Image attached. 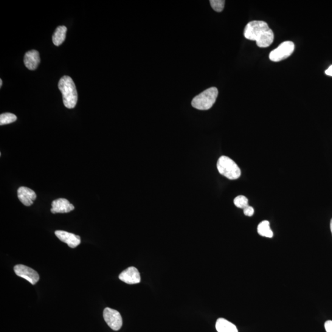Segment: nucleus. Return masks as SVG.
Segmentation results:
<instances>
[{"mask_svg": "<svg viewBox=\"0 0 332 332\" xmlns=\"http://www.w3.org/2000/svg\"><path fill=\"white\" fill-rule=\"evenodd\" d=\"M245 38L249 40L255 41L260 47H267L274 41V33L268 24L264 21L250 22L245 27Z\"/></svg>", "mask_w": 332, "mask_h": 332, "instance_id": "nucleus-1", "label": "nucleus"}, {"mask_svg": "<svg viewBox=\"0 0 332 332\" xmlns=\"http://www.w3.org/2000/svg\"><path fill=\"white\" fill-rule=\"evenodd\" d=\"M67 29L66 26H59L52 35V41L56 46H59L66 38Z\"/></svg>", "mask_w": 332, "mask_h": 332, "instance_id": "nucleus-14", "label": "nucleus"}, {"mask_svg": "<svg viewBox=\"0 0 332 332\" xmlns=\"http://www.w3.org/2000/svg\"><path fill=\"white\" fill-rule=\"evenodd\" d=\"M24 64L25 67L30 70H35L38 68L40 58L38 51L36 50H30L24 56Z\"/></svg>", "mask_w": 332, "mask_h": 332, "instance_id": "nucleus-12", "label": "nucleus"}, {"mask_svg": "<svg viewBox=\"0 0 332 332\" xmlns=\"http://www.w3.org/2000/svg\"><path fill=\"white\" fill-rule=\"evenodd\" d=\"M234 203L236 207L244 209L249 205L248 199L243 195L238 196L234 199Z\"/></svg>", "mask_w": 332, "mask_h": 332, "instance_id": "nucleus-17", "label": "nucleus"}, {"mask_svg": "<svg viewBox=\"0 0 332 332\" xmlns=\"http://www.w3.org/2000/svg\"><path fill=\"white\" fill-rule=\"evenodd\" d=\"M325 73L326 75L332 77V66L329 67L328 69L325 70Z\"/></svg>", "mask_w": 332, "mask_h": 332, "instance_id": "nucleus-21", "label": "nucleus"}, {"mask_svg": "<svg viewBox=\"0 0 332 332\" xmlns=\"http://www.w3.org/2000/svg\"><path fill=\"white\" fill-rule=\"evenodd\" d=\"M55 235L61 241L66 243L71 248H75L81 243L80 236L65 231L58 230Z\"/></svg>", "mask_w": 332, "mask_h": 332, "instance_id": "nucleus-9", "label": "nucleus"}, {"mask_svg": "<svg viewBox=\"0 0 332 332\" xmlns=\"http://www.w3.org/2000/svg\"><path fill=\"white\" fill-rule=\"evenodd\" d=\"M14 270H15L16 275L25 279L32 285H35L38 282L39 276L37 272L29 267L23 265V264H17L14 268Z\"/></svg>", "mask_w": 332, "mask_h": 332, "instance_id": "nucleus-7", "label": "nucleus"}, {"mask_svg": "<svg viewBox=\"0 0 332 332\" xmlns=\"http://www.w3.org/2000/svg\"><path fill=\"white\" fill-rule=\"evenodd\" d=\"M218 94V89L215 87L207 89L194 98L191 105L200 110H207L215 103Z\"/></svg>", "mask_w": 332, "mask_h": 332, "instance_id": "nucleus-3", "label": "nucleus"}, {"mask_svg": "<svg viewBox=\"0 0 332 332\" xmlns=\"http://www.w3.org/2000/svg\"><path fill=\"white\" fill-rule=\"evenodd\" d=\"M2 84H3V81L1 79V80H0V88H2Z\"/></svg>", "mask_w": 332, "mask_h": 332, "instance_id": "nucleus-23", "label": "nucleus"}, {"mask_svg": "<svg viewBox=\"0 0 332 332\" xmlns=\"http://www.w3.org/2000/svg\"><path fill=\"white\" fill-rule=\"evenodd\" d=\"M295 49V44L292 41H284L276 49L270 52L269 58L273 62H280L290 57Z\"/></svg>", "mask_w": 332, "mask_h": 332, "instance_id": "nucleus-5", "label": "nucleus"}, {"mask_svg": "<svg viewBox=\"0 0 332 332\" xmlns=\"http://www.w3.org/2000/svg\"><path fill=\"white\" fill-rule=\"evenodd\" d=\"M210 4L213 10L220 13L224 9L225 1L224 0H210Z\"/></svg>", "mask_w": 332, "mask_h": 332, "instance_id": "nucleus-18", "label": "nucleus"}, {"mask_svg": "<svg viewBox=\"0 0 332 332\" xmlns=\"http://www.w3.org/2000/svg\"><path fill=\"white\" fill-rule=\"evenodd\" d=\"M215 327L218 332H238L235 325L224 318L216 320Z\"/></svg>", "mask_w": 332, "mask_h": 332, "instance_id": "nucleus-13", "label": "nucleus"}, {"mask_svg": "<svg viewBox=\"0 0 332 332\" xmlns=\"http://www.w3.org/2000/svg\"><path fill=\"white\" fill-rule=\"evenodd\" d=\"M244 213L246 216H252L253 215H254V208H253L251 206H250V205H248V206H247V207L245 208V209H244Z\"/></svg>", "mask_w": 332, "mask_h": 332, "instance_id": "nucleus-19", "label": "nucleus"}, {"mask_svg": "<svg viewBox=\"0 0 332 332\" xmlns=\"http://www.w3.org/2000/svg\"><path fill=\"white\" fill-rule=\"evenodd\" d=\"M330 230H331V234H332V218H331V220L330 221Z\"/></svg>", "mask_w": 332, "mask_h": 332, "instance_id": "nucleus-22", "label": "nucleus"}, {"mask_svg": "<svg viewBox=\"0 0 332 332\" xmlns=\"http://www.w3.org/2000/svg\"><path fill=\"white\" fill-rule=\"evenodd\" d=\"M18 196L20 201L25 206H30L36 199L35 191L25 187H21L19 188Z\"/></svg>", "mask_w": 332, "mask_h": 332, "instance_id": "nucleus-10", "label": "nucleus"}, {"mask_svg": "<svg viewBox=\"0 0 332 332\" xmlns=\"http://www.w3.org/2000/svg\"><path fill=\"white\" fill-rule=\"evenodd\" d=\"M257 232L259 235L263 237L271 238L273 236V233L270 228L269 222L267 220L261 222L258 225Z\"/></svg>", "mask_w": 332, "mask_h": 332, "instance_id": "nucleus-15", "label": "nucleus"}, {"mask_svg": "<svg viewBox=\"0 0 332 332\" xmlns=\"http://www.w3.org/2000/svg\"><path fill=\"white\" fill-rule=\"evenodd\" d=\"M217 169L219 173L230 180H236L240 178L241 171L238 165L230 157L222 156L218 159Z\"/></svg>", "mask_w": 332, "mask_h": 332, "instance_id": "nucleus-4", "label": "nucleus"}, {"mask_svg": "<svg viewBox=\"0 0 332 332\" xmlns=\"http://www.w3.org/2000/svg\"><path fill=\"white\" fill-rule=\"evenodd\" d=\"M58 88L63 94V102L67 108H74L78 102V92L74 81L69 76L61 78Z\"/></svg>", "mask_w": 332, "mask_h": 332, "instance_id": "nucleus-2", "label": "nucleus"}, {"mask_svg": "<svg viewBox=\"0 0 332 332\" xmlns=\"http://www.w3.org/2000/svg\"><path fill=\"white\" fill-rule=\"evenodd\" d=\"M103 318L112 330L118 331L123 325L122 317L117 310L109 308H106L103 311Z\"/></svg>", "mask_w": 332, "mask_h": 332, "instance_id": "nucleus-6", "label": "nucleus"}, {"mask_svg": "<svg viewBox=\"0 0 332 332\" xmlns=\"http://www.w3.org/2000/svg\"><path fill=\"white\" fill-rule=\"evenodd\" d=\"M325 328L327 332H332V320H327L325 323Z\"/></svg>", "mask_w": 332, "mask_h": 332, "instance_id": "nucleus-20", "label": "nucleus"}, {"mask_svg": "<svg viewBox=\"0 0 332 332\" xmlns=\"http://www.w3.org/2000/svg\"><path fill=\"white\" fill-rule=\"evenodd\" d=\"M121 281L128 284H139L141 281L140 274L136 268L132 266L123 271L119 275Z\"/></svg>", "mask_w": 332, "mask_h": 332, "instance_id": "nucleus-8", "label": "nucleus"}, {"mask_svg": "<svg viewBox=\"0 0 332 332\" xmlns=\"http://www.w3.org/2000/svg\"><path fill=\"white\" fill-rule=\"evenodd\" d=\"M52 209L50 212L52 213H69L74 210V205L70 204L66 199L60 198L56 199L52 202Z\"/></svg>", "mask_w": 332, "mask_h": 332, "instance_id": "nucleus-11", "label": "nucleus"}, {"mask_svg": "<svg viewBox=\"0 0 332 332\" xmlns=\"http://www.w3.org/2000/svg\"><path fill=\"white\" fill-rule=\"evenodd\" d=\"M17 117L11 113H5L0 115V125H8V124L15 122Z\"/></svg>", "mask_w": 332, "mask_h": 332, "instance_id": "nucleus-16", "label": "nucleus"}]
</instances>
